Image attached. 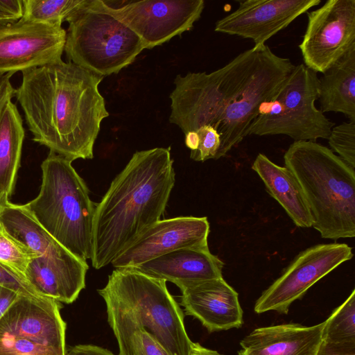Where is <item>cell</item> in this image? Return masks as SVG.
<instances>
[{"mask_svg":"<svg viewBox=\"0 0 355 355\" xmlns=\"http://www.w3.org/2000/svg\"><path fill=\"white\" fill-rule=\"evenodd\" d=\"M8 197L4 194V193H2L1 192H0V211L1 209V207H3V205L7 202L8 201Z\"/></svg>","mask_w":355,"mask_h":355,"instance_id":"obj_38","label":"cell"},{"mask_svg":"<svg viewBox=\"0 0 355 355\" xmlns=\"http://www.w3.org/2000/svg\"><path fill=\"white\" fill-rule=\"evenodd\" d=\"M119 346V355H169L145 329L107 319Z\"/></svg>","mask_w":355,"mask_h":355,"instance_id":"obj_25","label":"cell"},{"mask_svg":"<svg viewBox=\"0 0 355 355\" xmlns=\"http://www.w3.org/2000/svg\"><path fill=\"white\" fill-rule=\"evenodd\" d=\"M85 0H22L21 19L62 26L84 3Z\"/></svg>","mask_w":355,"mask_h":355,"instance_id":"obj_26","label":"cell"},{"mask_svg":"<svg viewBox=\"0 0 355 355\" xmlns=\"http://www.w3.org/2000/svg\"><path fill=\"white\" fill-rule=\"evenodd\" d=\"M0 286L12 290L21 295L40 296L22 276L1 263H0Z\"/></svg>","mask_w":355,"mask_h":355,"instance_id":"obj_31","label":"cell"},{"mask_svg":"<svg viewBox=\"0 0 355 355\" xmlns=\"http://www.w3.org/2000/svg\"><path fill=\"white\" fill-rule=\"evenodd\" d=\"M0 223L12 237L38 257L58 261L78 259L54 239L24 205L7 201L0 211Z\"/></svg>","mask_w":355,"mask_h":355,"instance_id":"obj_22","label":"cell"},{"mask_svg":"<svg viewBox=\"0 0 355 355\" xmlns=\"http://www.w3.org/2000/svg\"><path fill=\"white\" fill-rule=\"evenodd\" d=\"M261 47H252L209 73L177 75L169 97V121L186 134L203 126L218 130L221 117L248 80Z\"/></svg>","mask_w":355,"mask_h":355,"instance_id":"obj_6","label":"cell"},{"mask_svg":"<svg viewBox=\"0 0 355 355\" xmlns=\"http://www.w3.org/2000/svg\"><path fill=\"white\" fill-rule=\"evenodd\" d=\"M66 34L62 26L21 18L0 25V73L14 74L61 60Z\"/></svg>","mask_w":355,"mask_h":355,"instance_id":"obj_14","label":"cell"},{"mask_svg":"<svg viewBox=\"0 0 355 355\" xmlns=\"http://www.w3.org/2000/svg\"><path fill=\"white\" fill-rule=\"evenodd\" d=\"M238 8L216 22L214 31L253 41L262 47L273 35L321 0H244Z\"/></svg>","mask_w":355,"mask_h":355,"instance_id":"obj_16","label":"cell"},{"mask_svg":"<svg viewBox=\"0 0 355 355\" xmlns=\"http://www.w3.org/2000/svg\"><path fill=\"white\" fill-rule=\"evenodd\" d=\"M207 217L180 216L159 220L123 249L111 262L113 267H135L185 248L207 246Z\"/></svg>","mask_w":355,"mask_h":355,"instance_id":"obj_15","label":"cell"},{"mask_svg":"<svg viewBox=\"0 0 355 355\" xmlns=\"http://www.w3.org/2000/svg\"><path fill=\"white\" fill-rule=\"evenodd\" d=\"M19 295L12 290L0 286V318Z\"/></svg>","mask_w":355,"mask_h":355,"instance_id":"obj_36","label":"cell"},{"mask_svg":"<svg viewBox=\"0 0 355 355\" xmlns=\"http://www.w3.org/2000/svg\"><path fill=\"white\" fill-rule=\"evenodd\" d=\"M307 17L299 48L304 64L323 73L355 47V0H328Z\"/></svg>","mask_w":355,"mask_h":355,"instance_id":"obj_12","label":"cell"},{"mask_svg":"<svg viewBox=\"0 0 355 355\" xmlns=\"http://www.w3.org/2000/svg\"><path fill=\"white\" fill-rule=\"evenodd\" d=\"M67 22L64 51L69 62L103 77L117 73L145 49L103 0H85Z\"/></svg>","mask_w":355,"mask_h":355,"instance_id":"obj_7","label":"cell"},{"mask_svg":"<svg viewBox=\"0 0 355 355\" xmlns=\"http://www.w3.org/2000/svg\"><path fill=\"white\" fill-rule=\"evenodd\" d=\"M294 67L290 59L277 55L266 44L260 49L248 80L221 117L217 130L220 146L215 159L224 157L248 136L261 103L277 91Z\"/></svg>","mask_w":355,"mask_h":355,"instance_id":"obj_10","label":"cell"},{"mask_svg":"<svg viewBox=\"0 0 355 355\" xmlns=\"http://www.w3.org/2000/svg\"><path fill=\"white\" fill-rule=\"evenodd\" d=\"M252 168L263 182L268 193L282 205L296 226L312 227L303 191L291 171L277 165L262 153L258 154Z\"/></svg>","mask_w":355,"mask_h":355,"instance_id":"obj_21","label":"cell"},{"mask_svg":"<svg viewBox=\"0 0 355 355\" xmlns=\"http://www.w3.org/2000/svg\"><path fill=\"white\" fill-rule=\"evenodd\" d=\"M109 11L141 40L150 49L191 30L201 17L203 0L125 1L110 6Z\"/></svg>","mask_w":355,"mask_h":355,"instance_id":"obj_13","label":"cell"},{"mask_svg":"<svg viewBox=\"0 0 355 355\" xmlns=\"http://www.w3.org/2000/svg\"><path fill=\"white\" fill-rule=\"evenodd\" d=\"M66 355H115L110 350L93 345H78L66 351Z\"/></svg>","mask_w":355,"mask_h":355,"instance_id":"obj_34","label":"cell"},{"mask_svg":"<svg viewBox=\"0 0 355 355\" xmlns=\"http://www.w3.org/2000/svg\"><path fill=\"white\" fill-rule=\"evenodd\" d=\"M317 73L304 64L294 68L277 91L261 103L248 135H284L297 141L327 139L335 125L316 107Z\"/></svg>","mask_w":355,"mask_h":355,"instance_id":"obj_8","label":"cell"},{"mask_svg":"<svg viewBox=\"0 0 355 355\" xmlns=\"http://www.w3.org/2000/svg\"><path fill=\"white\" fill-rule=\"evenodd\" d=\"M166 282L132 268H119L98 293L105 302L107 319L145 329L169 355H189L192 341L184 313Z\"/></svg>","mask_w":355,"mask_h":355,"instance_id":"obj_4","label":"cell"},{"mask_svg":"<svg viewBox=\"0 0 355 355\" xmlns=\"http://www.w3.org/2000/svg\"><path fill=\"white\" fill-rule=\"evenodd\" d=\"M24 133L21 115L9 101L0 113V192L8 198L20 166Z\"/></svg>","mask_w":355,"mask_h":355,"instance_id":"obj_24","label":"cell"},{"mask_svg":"<svg viewBox=\"0 0 355 355\" xmlns=\"http://www.w3.org/2000/svg\"><path fill=\"white\" fill-rule=\"evenodd\" d=\"M353 257L346 243L313 245L300 252L282 275L257 300L254 311L287 314L293 302L302 298L320 279Z\"/></svg>","mask_w":355,"mask_h":355,"instance_id":"obj_11","label":"cell"},{"mask_svg":"<svg viewBox=\"0 0 355 355\" xmlns=\"http://www.w3.org/2000/svg\"><path fill=\"white\" fill-rule=\"evenodd\" d=\"M22 15V0H0V25L16 21Z\"/></svg>","mask_w":355,"mask_h":355,"instance_id":"obj_32","label":"cell"},{"mask_svg":"<svg viewBox=\"0 0 355 355\" xmlns=\"http://www.w3.org/2000/svg\"><path fill=\"white\" fill-rule=\"evenodd\" d=\"M320 110L345 114L355 121V47L318 78Z\"/></svg>","mask_w":355,"mask_h":355,"instance_id":"obj_23","label":"cell"},{"mask_svg":"<svg viewBox=\"0 0 355 355\" xmlns=\"http://www.w3.org/2000/svg\"><path fill=\"white\" fill-rule=\"evenodd\" d=\"M199 139L198 146L195 151L191 152L190 157L198 162H205L216 159L220 146V136L211 126H203L196 132Z\"/></svg>","mask_w":355,"mask_h":355,"instance_id":"obj_30","label":"cell"},{"mask_svg":"<svg viewBox=\"0 0 355 355\" xmlns=\"http://www.w3.org/2000/svg\"><path fill=\"white\" fill-rule=\"evenodd\" d=\"M189 355H224L216 350L210 349L202 346L198 343H193L191 345Z\"/></svg>","mask_w":355,"mask_h":355,"instance_id":"obj_37","label":"cell"},{"mask_svg":"<svg viewBox=\"0 0 355 355\" xmlns=\"http://www.w3.org/2000/svg\"><path fill=\"white\" fill-rule=\"evenodd\" d=\"M223 262L208 245L185 248L168 252L132 268L155 279L171 282L179 288L223 277Z\"/></svg>","mask_w":355,"mask_h":355,"instance_id":"obj_18","label":"cell"},{"mask_svg":"<svg viewBox=\"0 0 355 355\" xmlns=\"http://www.w3.org/2000/svg\"><path fill=\"white\" fill-rule=\"evenodd\" d=\"M327 139L331 150L355 168V121L334 125Z\"/></svg>","mask_w":355,"mask_h":355,"instance_id":"obj_29","label":"cell"},{"mask_svg":"<svg viewBox=\"0 0 355 355\" xmlns=\"http://www.w3.org/2000/svg\"><path fill=\"white\" fill-rule=\"evenodd\" d=\"M170 148L137 151L96 205L91 261L110 263L143 232L160 220L175 178Z\"/></svg>","mask_w":355,"mask_h":355,"instance_id":"obj_2","label":"cell"},{"mask_svg":"<svg viewBox=\"0 0 355 355\" xmlns=\"http://www.w3.org/2000/svg\"><path fill=\"white\" fill-rule=\"evenodd\" d=\"M4 105H5V104H4L3 105H2V106H1V107H0V113H1V110H2V109H3V106H4Z\"/></svg>","mask_w":355,"mask_h":355,"instance_id":"obj_39","label":"cell"},{"mask_svg":"<svg viewBox=\"0 0 355 355\" xmlns=\"http://www.w3.org/2000/svg\"><path fill=\"white\" fill-rule=\"evenodd\" d=\"M103 76L62 60L22 71L15 89L33 141L71 161L92 159L109 116L98 90Z\"/></svg>","mask_w":355,"mask_h":355,"instance_id":"obj_1","label":"cell"},{"mask_svg":"<svg viewBox=\"0 0 355 355\" xmlns=\"http://www.w3.org/2000/svg\"><path fill=\"white\" fill-rule=\"evenodd\" d=\"M38 256L12 237L0 223V263L22 276L31 262Z\"/></svg>","mask_w":355,"mask_h":355,"instance_id":"obj_28","label":"cell"},{"mask_svg":"<svg viewBox=\"0 0 355 355\" xmlns=\"http://www.w3.org/2000/svg\"><path fill=\"white\" fill-rule=\"evenodd\" d=\"M285 166L298 180L322 238L355 236V171L329 148L297 141L284 155Z\"/></svg>","mask_w":355,"mask_h":355,"instance_id":"obj_3","label":"cell"},{"mask_svg":"<svg viewBox=\"0 0 355 355\" xmlns=\"http://www.w3.org/2000/svg\"><path fill=\"white\" fill-rule=\"evenodd\" d=\"M87 261H58L37 257L29 263L24 279L35 293L58 302L71 304L85 287Z\"/></svg>","mask_w":355,"mask_h":355,"instance_id":"obj_20","label":"cell"},{"mask_svg":"<svg viewBox=\"0 0 355 355\" xmlns=\"http://www.w3.org/2000/svg\"><path fill=\"white\" fill-rule=\"evenodd\" d=\"M12 75V73H0V107L15 96V89L10 81Z\"/></svg>","mask_w":355,"mask_h":355,"instance_id":"obj_35","label":"cell"},{"mask_svg":"<svg viewBox=\"0 0 355 355\" xmlns=\"http://www.w3.org/2000/svg\"><path fill=\"white\" fill-rule=\"evenodd\" d=\"M322 340L331 343H355V290L324 321Z\"/></svg>","mask_w":355,"mask_h":355,"instance_id":"obj_27","label":"cell"},{"mask_svg":"<svg viewBox=\"0 0 355 355\" xmlns=\"http://www.w3.org/2000/svg\"><path fill=\"white\" fill-rule=\"evenodd\" d=\"M180 305L186 315L198 320L210 333L240 328L243 312L238 293L224 279H214L180 288Z\"/></svg>","mask_w":355,"mask_h":355,"instance_id":"obj_17","label":"cell"},{"mask_svg":"<svg viewBox=\"0 0 355 355\" xmlns=\"http://www.w3.org/2000/svg\"><path fill=\"white\" fill-rule=\"evenodd\" d=\"M72 161L50 152L41 164L39 194L24 205L40 225L78 259H91L96 205Z\"/></svg>","mask_w":355,"mask_h":355,"instance_id":"obj_5","label":"cell"},{"mask_svg":"<svg viewBox=\"0 0 355 355\" xmlns=\"http://www.w3.org/2000/svg\"><path fill=\"white\" fill-rule=\"evenodd\" d=\"M316 355H355V343H331L322 340Z\"/></svg>","mask_w":355,"mask_h":355,"instance_id":"obj_33","label":"cell"},{"mask_svg":"<svg viewBox=\"0 0 355 355\" xmlns=\"http://www.w3.org/2000/svg\"><path fill=\"white\" fill-rule=\"evenodd\" d=\"M58 302L20 295L0 318V355H66Z\"/></svg>","mask_w":355,"mask_h":355,"instance_id":"obj_9","label":"cell"},{"mask_svg":"<svg viewBox=\"0 0 355 355\" xmlns=\"http://www.w3.org/2000/svg\"><path fill=\"white\" fill-rule=\"evenodd\" d=\"M324 324L287 323L257 328L240 341L238 355H316Z\"/></svg>","mask_w":355,"mask_h":355,"instance_id":"obj_19","label":"cell"}]
</instances>
